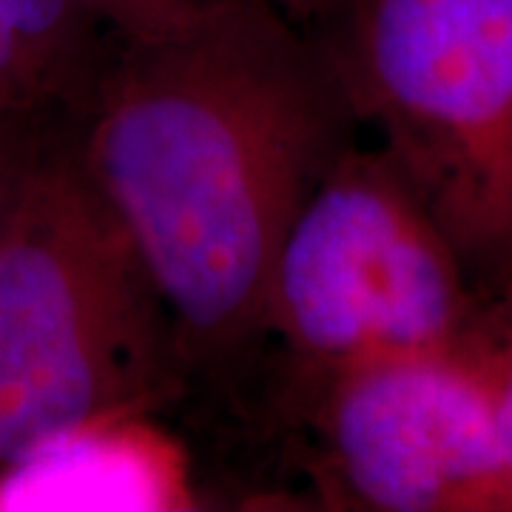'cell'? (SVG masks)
I'll return each instance as SVG.
<instances>
[{
	"instance_id": "6da1fadb",
	"label": "cell",
	"mask_w": 512,
	"mask_h": 512,
	"mask_svg": "<svg viewBox=\"0 0 512 512\" xmlns=\"http://www.w3.org/2000/svg\"><path fill=\"white\" fill-rule=\"evenodd\" d=\"M356 128L325 43L268 0L114 35L69 131L160 291L183 365H228L262 342L279 245Z\"/></svg>"
},
{
	"instance_id": "7a4b0ae2",
	"label": "cell",
	"mask_w": 512,
	"mask_h": 512,
	"mask_svg": "<svg viewBox=\"0 0 512 512\" xmlns=\"http://www.w3.org/2000/svg\"><path fill=\"white\" fill-rule=\"evenodd\" d=\"M157 285L63 128L0 237V476L83 421L157 410L183 373Z\"/></svg>"
},
{
	"instance_id": "3957f363",
	"label": "cell",
	"mask_w": 512,
	"mask_h": 512,
	"mask_svg": "<svg viewBox=\"0 0 512 512\" xmlns=\"http://www.w3.org/2000/svg\"><path fill=\"white\" fill-rule=\"evenodd\" d=\"M319 40L478 288L512 279V0H345Z\"/></svg>"
},
{
	"instance_id": "277c9868",
	"label": "cell",
	"mask_w": 512,
	"mask_h": 512,
	"mask_svg": "<svg viewBox=\"0 0 512 512\" xmlns=\"http://www.w3.org/2000/svg\"><path fill=\"white\" fill-rule=\"evenodd\" d=\"M382 148L353 146L299 208L271 268L262 339L291 373L450 350L478 285Z\"/></svg>"
},
{
	"instance_id": "5b68a950",
	"label": "cell",
	"mask_w": 512,
	"mask_h": 512,
	"mask_svg": "<svg viewBox=\"0 0 512 512\" xmlns=\"http://www.w3.org/2000/svg\"><path fill=\"white\" fill-rule=\"evenodd\" d=\"M305 473L325 510L512 512V467L453 350L291 373Z\"/></svg>"
},
{
	"instance_id": "8992f818",
	"label": "cell",
	"mask_w": 512,
	"mask_h": 512,
	"mask_svg": "<svg viewBox=\"0 0 512 512\" xmlns=\"http://www.w3.org/2000/svg\"><path fill=\"white\" fill-rule=\"evenodd\" d=\"M157 410H114L83 421L0 476V510H200L183 441Z\"/></svg>"
},
{
	"instance_id": "52a82bcc",
	"label": "cell",
	"mask_w": 512,
	"mask_h": 512,
	"mask_svg": "<svg viewBox=\"0 0 512 512\" xmlns=\"http://www.w3.org/2000/svg\"><path fill=\"white\" fill-rule=\"evenodd\" d=\"M114 35L97 0H0V106L69 109Z\"/></svg>"
},
{
	"instance_id": "ba28073f",
	"label": "cell",
	"mask_w": 512,
	"mask_h": 512,
	"mask_svg": "<svg viewBox=\"0 0 512 512\" xmlns=\"http://www.w3.org/2000/svg\"><path fill=\"white\" fill-rule=\"evenodd\" d=\"M450 350L481 387L512 467V279L478 288L476 305Z\"/></svg>"
},
{
	"instance_id": "9c48e42d",
	"label": "cell",
	"mask_w": 512,
	"mask_h": 512,
	"mask_svg": "<svg viewBox=\"0 0 512 512\" xmlns=\"http://www.w3.org/2000/svg\"><path fill=\"white\" fill-rule=\"evenodd\" d=\"M69 109L0 106V237L6 234L35 168L63 128Z\"/></svg>"
},
{
	"instance_id": "30bf717a",
	"label": "cell",
	"mask_w": 512,
	"mask_h": 512,
	"mask_svg": "<svg viewBox=\"0 0 512 512\" xmlns=\"http://www.w3.org/2000/svg\"><path fill=\"white\" fill-rule=\"evenodd\" d=\"M120 37H151L177 29L222 0H97Z\"/></svg>"
},
{
	"instance_id": "8fae6325",
	"label": "cell",
	"mask_w": 512,
	"mask_h": 512,
	"mask_svg": "<svg viewBox=\"0 0 512 512\" xmlns=\"http://www.w3.org/2000/svg\"><path fill=\"white\" fill-rule=\"evenodd\" d=\"M268 3L291 20L296 29L313 37H322L333 18L339 15L345 0H268Z\"/></svg>"
}]
</instances>
